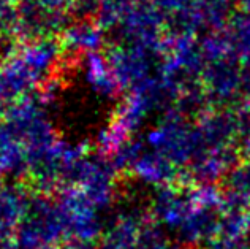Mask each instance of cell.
<instances>
[{
    "label": "cell",
    "instance_id": "6da1fadb",
    "mask_svg": "<svg viewBox=\"0 0 250 249\" xmlns=\"http://www.w3.org/2000/svg\"><path fill=\"white\" fill-rule=\"evenodd\" d=\"M62 249H97V248L94 246V243H92V241H85V240H78V238H75L73 243H68L67 246L62 248Z\"/></svg>",
    "mask_w": 250,
    "mask_h": 249
}]
</instances>
